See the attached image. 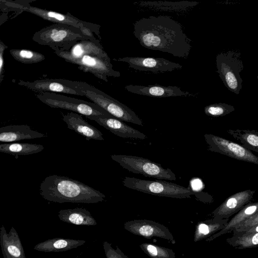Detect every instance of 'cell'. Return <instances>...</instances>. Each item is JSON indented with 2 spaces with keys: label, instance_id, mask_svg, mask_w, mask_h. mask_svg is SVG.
<instances>
[{
  "label": "cell",
  "instance_id": "6da1fadb",
  "mask_svg": "<svg viewBox=\"0 0 258 258\" xmlns=\"http://www.w3.org/2000/svg\"><path fill=\"white\" fill-rule=\"evenodd\" d=\"M134 34L147 49L187 58L191 45L180 23L167 16H151L134 24Z\"/></svg>",
  "mask_w": 258,
  "mask_h": 258
},
{
  "label": "cell",
  "instance_id": "7a4b0ae2",
  "mask_svg": "<svg viewBox=\"0 0 258 258\" xmlns=\"http://www.w3.org/2000/svg\"><path fill=\"white\" fill-rule=\"evenodd\" d=\"M45 200L54 203L94 204L104 200L105 196L81 182L66 176L51 175L40 185Z\"/></svg>",
  "mask_w": 258,
  "mask_h": 258
},
{
  "label": "cell",
  "instance_id": "3957f363",
  "mask_svg": "<svg viewBox=\"0 0 258 258\" xmlns=\"http://www.w3.org/2000/svg\"><path fill=\"white\" fill-rule=\"evenodd\" d=\"M95 38L75 27L53 24L35 32L32 39L39 44L48 46L53 49L63 47L81 39Z\"/></svg>",
  "mask_w": 258,
  "mask_h": 258
},
{
  "label": "cell",
  "instance_id": "277c9868",
  "mask_svg": "<svg viewBox=\"0 0 258 258\" xmlns=\"http://www.w3.org/2000/svg\"><path fill=\"white\" fill-rule=\"evenodd\" d=\"M79 85L85 96L114 117L123 121L143 126L142 120L125 105L86 82L79 81Z\"/></svg>",
  "mask_w": 258,
  "mask_h": 258
},
{
  "label": "cell",
  "instance_id": "5b68a950",
  "mask_svg": "<svg viewBox=\"0 0 258 258\" xmlns=\"http://www.w3.org/2000/svg\"><path fill=\"white\" fill-rule=\"evenodd\" d=\"M122 183L128 188L161 197L181 199L190 198V196L195 195L200 198V195L202 193L176 183L160 180H149L125 177Z\"/></svg>",
  "mask_w": 258,
  "mask_h": 258
},
{
  "label": "cell",
  "instance_id": "8992f818",
  "mask_svg": "<svg viewBox=\"0 0 258 258\" xmlns=\"http://www.w3.org/2000/svg\"><path fill=\"white\" fill-rule=\"evenodd\" d=\"M217 73L224 86L231 92L239 94L242 87L240 73L243 69L239 52L229 50L216 56Z\"/></svg>",
  "mask_w": 258,
  "mask_h": 258
},
{
  "label": "cell",
  "instance_id": "52a82bcc",
  "mask_svg": "<svg viewBox=\"0 0 258 258\" xmlns=\"http://www.w3.org/2000/svg\"><path fill=\"white\" fill-rule=\"evenodd\" d=\"M36 97L42 102L52 108L71 110L85 116L114 117L94 102L52 92L37 93Z\"/></svg>",
  "mask_w": 258,
  "mask_h": 258
},
{
  "label": "cell",
  "instance_id": "ba28073f",
  "mask_svg": "<svg viewBox=\"0 0 258 258\" xmlns=\"http://www.w3.org/2000/svg\"><path fill=\"white\" fill-rule=\"evenodd\" d=\"M111 159L128 171L158 179L175 180V174L169 168L148 159L132 155H112Z\"/></svg>",
  "mask_w": 258,
  "mask_h": 258
},
{
  "label": "cell",
  "instance_id": "9c48e42d",
  "mask_svg": "<svg viewBox=\"0 0 258 258\" xmlns=\"http://www.w3.org/2000/svg\"><path fill=\"white\" fill-rule=\"evenodd\" d=\"M21 11L33 14L45 20L52 22L54 24H65L75 27L92 36H94L93 33H95L98 37H100V25L81 20L69 13L63 14L53 11L31 6L27 3L23 5Z\"/></svg>",
  "mask_w": 258,
  "mask_h": 258
},
{
  "label": "cell",
  "instance_id": "30bf717a",
  "mask_svg": "<svg viewBox=\"0 0 258 258\" xmlns=\"http://www.w3.org/2000/svg\"><path fill=\"white\" fill-rule=\"evenodd\" d=\"M67 62L77 65L80 70L90 73L105 82H108V77L117 78L120 76L119 72L113 69L108 55L90 53L77 58L71 59Z\"/></svg>",
  "mask_w": 258,
  "mask_h": 258
},
{
  "label": "cell",
  "instance_id": "8fae6325",
  "mask_svg": "<svg viewBox=\"0 0 258 258\" xmlns=\"http://www.w3.org/2000/svg\"><path fill=\"white\" fill-rule=\"evenodd\" d=\"M204 137L208 150L258 165V156L241 145L214 135L206 134Z\"/></svg>",
  "mask_w": 258,
  "mask_h": 258
},
{
  "label": "cell",
  "instance_id": "7c38bea8",
  "mask_svg": "<svg viewBox=\"0 0 258 258\" xmlns=\"http://www.w3.org/2000/svg\"><path fill=\"white\" fill-rule=\"evenodd\" d=\"M18 84L37 93H62L85 96L80 88L79 81L62 79H43L33 81L19 80Z\"/></svg>",
  "mask_w": 258,
  "mask_h": 258
},
{
  "label": "cell",
  "instance_id": "4fadbf2b",
  "mask_svg": "<svg viewBox=\"0 0 258 258\" xmlns=\"http://www.w3.org/2000/svg\"><path fill=\"white\" fill-rule=\"evenodd\" d=\"M114 60L126 62L129 68L135 70L154 73L171 72L182 68V66L179 63L162 57L126 56Z\"/></svg>",
  "mask_w": 258,
  "mask_h": 258
},
{
  "label": "cell",
  "instance_id": "5bb4252c",
  "mask_svg": "<svg viewBox=\"0 0 258 258\" xmlns=\"http://www.w3.org/2000/svg\"><path fill=\"white\" fill-rule=\"evenodd\" d=\"M53 50L57 56L66 61L90 53L108 55L100 41L96 38L81 39L63 47Z\"/></svg>",
  "mask_w": 258,
  "mask_h": 258
},
{
  "label": "cell",
  "instance_id": "9a60e30c",
  "mask_svg": "<svg viewBox=\"0 0 258 258\" xmlns=\"http://www.w3.org/2000/svg\"><path fill=\"white\" fill-rule=\"evenodd\" d=\"M124 227L130 232L146 238L157 237L171 241H175L173 235L166 227L153 221L148 220H132L125 222Z\"/></svg>",
  "mask_w": 258,
  "mask_h": 258
},
{
  "label": "cell",
  "instance_id": "2e32d148",
  "mask_svg": "<svg viewBox=\"0 0 258 258\" xmlns=\"http://www.w3.org/2000/svg\"><path fill=\"white\" fill-rule=\"evenodd\" d=\"M255 191V190L247 189L230 196L212 212L213 218L229 219L237 214L251 202Z\"/></svg>",
  "mask_w": 258,
  "mask_h": 258
},
{
  "label": "cell",
  "instance_id": "e0dca14e",
  "mask_svg": "<svg viewBox=\"0 0 258 258\" xmlns=\"http://www.w3.org/2000/svg\"><path fill=\"white\" fill-rule=\"evenodd\" d=\"M124 88L128 92L132 93L153 97L164 98L176 96H196V95L193 93L182 91L180 88L172 86L128 85L125 86Z\"/></svg>",
  "mask_w": 258,
  "mask_h": 258
},
{
  "label": "cell",
  "instance_id": "ac0fdd59",
  "mask_svg": "<svg viewBox=\"0 0 258 258\" xmlns=\"http://www.w3.org/2000/svg\"><path fill=\"white\" fill-rule=\"evenodd\" d=\"M86 117L95 121L100 125L120 137L140 140L147 138V136L143 133L127 125L123 121L114 117L92 115L86 116Z\"/></svg>",
  "mask_w": 258,
  "mask_h": 258
},
{
  "label": "cell",
  "instance_id": "d6986e66",
  "mask_svg": "<svg viewBox=\"0 0 258 258\" xmlns=\"http://www.w3.org/2000/svg\"><path fill=\"white\" fill-rule=\"evenodd\" d=\"M0 244L4 258H26L20 238L13 227L8 233L5 226H2Z\"/></svg>",
  "mask_w": 258,
  "mask_h": 258
},
{
  "label": "cell",
  "instance_id": "ffe728a7",
  "mask_svg": "<svg viewBox=\"0 0 258 258\" xmlns=\"http://www.w3.org/2000/svg\"><path fill=\"white\" fill-rule=\"evenodd\" d=\"M62 120L67 123L68 128L74 131L87 140H104L102 133L90 125L77 113H68L63 115Z\"/></svg>",
  "mask_w": 258,
  "mask_h": 258
},
{
  "label": "cell",
  "instance_id": "44dd1931",
  "mask_svg": "<svg viewBox=\"0 0 258 258\" xmlns=\"http://www.w3.org/2000/svg\"><path fill=\"white\" fill-rule=\"evenodd\" d=\"M45 136L43 134L32 130L27 125H10L0 128V141L3 143L41 138Z\"/></svg>",
  "mask_w": 258,
  "mask_h": 258
},
{
  "label": "cell",
  "instance_id": "7402d4cb",
  "mask_svg": "<svg viewBox=\"0 0 258 258\" xmlns=\"http://www.w3.org/2000/svg\"><path fill=\"white\" fill-rule=\"evenodd\" d=\"M85 242L84 240L54 238L38 243L34 246V249L45 252L64 251L77 248Z\"/></svg>",
  "mask_w": 258,
  "mask_h": 258
},
{
  "label": "cell",
  "instance_id": "603a6c76",
  "mask_svg": "<svg viewBox=\"0 0 258 258\" xmlns=\"http://www.w3.org/2000/svg\"><path fill=\"white\" fill-rule=\"evenodd\" d=\"M59 219L64 222L80 226H95L97 222L90 212L84 208H76L60 210Z\"/></svg>",
  "mask_w": 258,
  "mask_h": 258
},
{
  "label": "cell",
  "instance_id": "cb8c5ba5",
  "mask_svg": "<svg viewBox=\"0 0 258 258\" xmlns=\"http://www.w3.org/2000/svg\"><path fill=\"white\" fill-rule=\"evenodd\" d=\"M258 213V202H250L238 212L229 221L226 226L219 232L207 239L210 241L221 235L232 231L239 224Z\"/></svg>",
  "mask_w": 258,
  "mask_h": 258
},
{
  "label": "cell",
  "instance_id": "d4e9b609",
  "mask_svg": "<svg viewBox=\"0 0 258 258\" xmlns=\"http://www.w3.org/2000/svg\"><path fill=\"white\" fill-rule=\"evenodd\" d=\"M229 219H221L213 218L206 221L200 222L196 227L194 241L209 238L222 230L227 224Z\"/></svg>",
  "mask_w": 258,
  "mask_h": 258
},
{
  "label": "cell",
  "instance_id": "484cf974",
  "mask_svg": "<svg viewBox=\"0 0 258 258\" xmlns=\"http://www.w3.org/2000/svg\"><path fill=\"white\" fill-rule=\"evenodd\" d=\"M227 133L244 147L258 153V132L250 130L229 129Z\"/></svg>",
  "mask_w": 258,
  "mask_h": 258
},
{
  "label": "cell",
  "instance_id": "4316f807",
  "mask_svg": "<svg viewBox=\"0 0 258 258\" xmlns=\"http://www.w3.org/2000/svg\"><path fill=\"white\" fill-rule=\"evenodd\" d=\"M41 145L31 143H4L0 144V152L14 155H28L40 152L44 149Z\"/></svg>",
  "mask_w": 258,
  "mask_h": 258
},
{
  "label": "cell",
  "instance_id": "83f0119b",
  "mask_svg": "<svg viewBox=\"0 0 258 258\" xmlns=\"http://www.w3.org/2000/svg\"><path fill=\"white\" fill-rule=\"evenodd\" d=\"M226 241L231 246L238 249L255 247L258 246V232L233 234Z\"/></svg>",
  "mask_w": 258,
  "mask_h": 258
},
{
  "label": "cell",
  "instance_id": "f1b7e54d",
  "mask_svg": "<svg viewBox=\"0 0 258 258\" xmlns=\"http://www.w3.org/2000/svg\"><path fill=\"white\" fill-rule=\"evenodd\" d=\"M10 53L15 60L23 63H37L45 59L42 53L29 49H12Z\"/></svg>",
  "mask_w": 258,
  "mask_h": 258
},
{
  "label": "cell",
  "instance_id": "f546056e",
  "mask_svg": "<svg viewBox=\"0 0 258 258\" xmlns=\"http://www.w3.org/2000/svg\"><path fill=\"white\" fill-rule=\"evenodd\" d=\"M140 5L162 10L178 11L193 7L197 4L195 2L182 1L179 2H141Z\"/></svg>",
  "mask_w": 258,
  "mask_h": 258
},
{
  "label": "cell",
  "instance_id": "4dcf8cb0",
  "mask_svg": "<svg viewBox=\"0 0 258 258\" xmlns=\"http://www.w3.org/2000/svg\"><path fill=\"white\" fill-rule=\"evenodd\" d=\"M142 250L151 258H175V253L169 248L155 244L143 243L140 245Z\"/></svg>",
  "mask_w": 258,
  "mask_h": 258
},
{
  "label": "cell",
  "instance_id": "1f68e13d",
  "mask_svg": "<svg viewBox=\"0 0 258 258\" xmlns=\"http://www.w3.org/2000/svg\"><path fill=\"white\" fill-rule=\"evenodd\" d=\"M235 110L233 106L224 103L208 105L204 108L205 113L210 116H223Z\"/></svg>",
  "mask_w": 258,
  "mask_h": 258
},
{
  "label": "cell",
  "instance_id": "d6a6232c",
  "mask_svg": "<svg viewBox=\"0 0 258 258\" xmlns=\"http://www.w3.org/2000/svg\"><path fill=\"white\" fill-rule=\"evenodd\" d=\"M258 224V213L238 225L233 230V234L242 233Z\"/></svg>",
  "mask_w": 258,
  "mask_h": 258
},
{
  "label": "cell",
  "instance_id": "836d02e7",
  "mask_svg": "<svg viewBox=\"0 0 258 258\" xmlns=\"http://www.w3.org/2000/svg\"><path fill=\"white\" fill-rule=\"evenodd\" d=\"M103 246L106 258H128L117 246L114 249L107 241L103 242Z\"/></svg>",
  "mask_w": 258,
  "mask_h": 258
},
{
  "label": "cell",
  "instance_id": "e575fe53",
  "mask_svg": "<svg viewBox=\"0 0 258 258\" xmlns=\"http://www.w3.org/2000/svg\"><path fill=\"white\" fill-rule=\"evenodd\" d=\"M8 46L1 40L0 42V83L3 81L5 77L4 73V51Z\"/></svg>",
  "mask_w": 258,
  "mask_h": 258
},
{
  "label": "cell",
  "instance_id": "d590c367",
  "mask_svg": "<svg viewBox=\"0 0 258 258\" xmlns=\"http://www.w3.org/2000/svg\"><path fill=\"white\" fill-rule=\"evenodd\" d=\"M253 233V232H258V224L256 225L251 228L248 229L246 231L242 232V233Z\"/></svg>",
  "mask_w": 258,
  "mask_h": 258
},
{
  "label": "cell",
  "instance_id": "8d00e7d4",
  "mask_svg": "<svg viewBox=\"0 0 258 258\" xmlns=\"http://www.w3.org/2000/svg\"><path fill=\"white\" fill-rule=\"evenodd\" d=\"M257 79H258V76H257Z\"/></svg>",
  "mask_w": 258,
  "mask_h": 258
}]
</instances>
